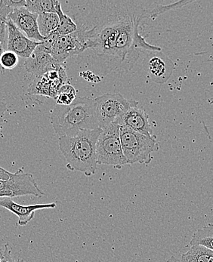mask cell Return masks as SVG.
<instances>
[{
    "label": "cell",
    "instance_id": "1",
    "mask_svg": "<svg viewBox=\"0 0 213 262\" xmlns=\"http://www.w3.org/2000/svg\"><path fill=\"white\" fill-rule=\"evenodd\" d=\"M109 8L95 17L92 28L77 27L87 36L88 50L101 61V72L108 74L120 68L128 71L143 51L161 52L160 47L147 43L139 33L140 24L147 14L145 9L127 6Z\"/></svg>",
    "mask_w": 213,
    "mask_h": 262
},
{
    "label": "cell",
    "instance_id": "2",
    "mask_svg": "<svg viewBox=\"0 0 213 262\" xmlns=\"http://www.w3.org/2000/svg\"><path fill=\"white\" fill-rule=\"evenodd\" d=\"M101 128L81 130L58 139L60 151L67 161V168L86 176H94L98 167L96 147Z\"/></svg>",
    "mask_w": 213,
    "mask_h": 262
},
{
    "label": "cell",
    "instance_id": "3",
    "mask_svg": "<svg viewBox=\"0 0 213 262\" xmlns=\"http://www.w3.org/2000/svg\"><path fill=\"white\" fill-rule=\"evenodd\" d=\"M52 126L58 137L71 136L81 130L100 128L95 100L79 97L70 105H57L51 114Z\"/></svg>",
    "mask_w": 213,
    "mask_h": 262
},
{
    "label": "cell",
    "instance_id": "4",
    "mask_svg": "<svg viewBox=\"0 0 213 262\" xmlns=\"http://www.w3.org/2000/svg\"><path fill=\"white\" fill-rule=\"evenodd\" d=\"M120 137L128 164H150L153 160L152 154L159 150L156 136H144L125 125H120Z\"/></svg>",
    "mask_w": 213,
    "mask_h": 262
},
{
    "label": "cell",
    "instance_id": "5",
    "mask_svg": "<svg viewBox=\"0 0 213 262\" xmlns=\"http://www.w3.org/2000/svg\"><path fill=\"white\" fill-rule=\"evenodd\" d=\"M98 164L121 169L128 165L123 155L120 137V125L116 122L101 128L96 147Z\"/></svg>",
    "mask_w": 213,
    "mask_h": 262
},
{
    "label": "cell",
    "instance_id": "6",
    "mask_svg": "<svg viewBox=\"0 0 213 262\" xmlns=\"http://www.w3.org/2000/svg\"><path fill=\"white\" fill-rule=\"evenodd\" d=\"M95 111L101 128L118 122L130 109L138 106L134 100H127L120 93H108L95 98Z\"/></svg>",
    "mask_w": 213,
    "mask_h": 262
},
{
    "label": "cell",
    "instance_id": "7",
    "mask_svg": "<svg viewBox=\"0 0 213 262\" xmlns=\"http://www.w3.org/2000/svg\"><path fill=\"white\" fill-rule=\"evenodd\" d=\"M42 198L46 193L39 188L34 178L29 173L20 169L12 173L10 179L3 181V187L0 190V198H12L28 196Z\"/></svg>",
    "mask_w": 213,
    "mask_h": 262
},
{
    "label": "cell",
    "instance_id": "8",
    "mask_svg": "<svg viewBox=\"0 0 213 262\" xmlns=\"http://www.w3.org/2000/svg\"><path fill=\"white\" fill-rule=\"evenodd\" d=\"M87 36L83 31L77 28V31L67 36H60L52 48L51 55L58 63L63 65L70 57L79 55L88 50Z\"/></svg>",
    "mask_w": 213,
    "mask_h": 262
},
{
    "label": "cell",
    "instance_id": "9",
    "mask_svg": "<svg viewBox=\"0 0 213 262\" xmlns=\"http://www.w3.org/2000/svg\"><path fill=\"white\" fill-rule=\"evenodd\" d=\"M8 19L12 20L16 28L31 40L38 42L44 40V37L41 36L38 28V15L32 13L26 8L13 9Z\"/></svg>",
    "mask_w": 213,
    "mask_h": 262
},
{
    "label": "cell",
    "instance_id": "10",
    "mask_svg": "<svg viewBox=\"0 0 213 262\" xmlns=\"http://www.w3.org/2000/svg\"><path fill=\"white\" fill-rule=\"evenodd\" d=\"M7 26L8 41L6 49L15 52L16 55L22 58L26 59L30 58L40 42H35L27 37L9 19H8Z\"/></svg>",
    "mask_w": 213,
    "mask_h": 262
},
{
    "label": "cell",
    "instance_id": "11",
    "mask_svg": "<svg viewBox=\"0 0 213 262\" xmlns=\"http://www.w3.org/2000/svg\"><path fill=\"white\" fill-rule=\"evenodd\" d=\"M56 203H42V204L20 205L12 201L11 198H0V207L5 208L15 214L18 217L17 225L25 226L33 219L35 212L42 209H52L56 208Z\"/></svg>",
    "mask_w": 213,
    "mask_h": 262
},
{
    "label": "cell",
    "instance_id": "12",
    "mask_svg": "<svg viewBox=\"0 0 213 262\" xmlns=\"http://www.w3.org/2000/svg\"><path fill=\"white\" fill-rule=\"evenodd\" d=\"M146 60L149 77L158 83H164L169 79L175 69L174 63L161 52H154Z\"/></svg>",
    "mask_w": 213,
    "mask_h": 262
},
{
    "label": "cell",
    "instance_id": "13",
    "mask_svg": "<svg viewBox=\"0 0 213 262\" xmlns=\"http://www.w3.org/2000/svg\"><path fill=\"white\" fill-rule=\"evenodd\" d=\"M119 125H125L133 131L148 137H154L149 116L143 107L135 106L130 108L118 121Z\"/></svg>",
    "mask_w": 213,
    "mask_h": 262
},
{
    "label": "cell",
    "instance_id": "14",
    "mask_svg": "<svg viewBox=\"0 0 213 262\" xmlns=\"http://www.w3.org/2000/svg\"><path fill=\"white\" fill-rule=\"evenodd\" d=\"M63 64L58 63L52 55L39 49H35L30 58L25 62V70L36 77H42L46 73L58 69Z\"/></svg>",
    "mask_w": 213,
    "mask_h": 262
},
{
    "label": "cell",
    "instance_id": "15",
    "mask_svg": "<svg viewBox=\"0 0 213 262\" xmlns=\"http://www.w3.org/2000/svg\"><path fill=\"white\" fill-rule=\"evenodd\" d=\"M213 251L202 246H192L188 251L183 254L182 262H210Z\"/></svg>",
    "mask_w": 213,
    "mask_h": 262
},
{
    "label": "cell",
    "instance_id": "16",
    "mask_svg": "<svg viewBox=\"0 0 213 262\" xmlns=\"http://www.w3.org/2000/svg\"><path fill=\"white\" fill-rule=\"evenodd\" d=\"M190 246H202L213 251V224H208L194 233Z\"/></svg>",
    "mask_w": 213,
    "mask_h": 262
},
{
    "label": "cell",
    "instance_id": "17",
    "mask_svg": "<svg viewBox=\"0 0 213 262\" xmlns=\"http://www.w3.org/2000/svg\"><path fill=\"white\" fill-rule=\"evenodd\" d=\"M38 28L42 37H46L52 32L56 31L59 23L57 13H42L38 15Z\"/></svg>",
    "mask_w": 213,
    "mask_h": 262
},
{
    "label": "cell",
    "instance_id": "18",
    "mask_svg": "<svg viewBox=\"0 0 213 262\" xmlns=\"http://www.w3.org/2000/svg\"><path fill=\"white\" fill-rule=\"evenodd\" d=\"M56 0H26V9L32 13H57Z\"/></svg>",
    "mask_w": 213,
    "mask_h": 262
},
{
    "label": "cell",
    "instance_id": "19",
    "mask_svg": "<svg viewBox=\"0 0 213 262\" xmlns=\"http://www.w3.org/2000/svg\"><path fill=\"white\" fill-rule=\"evenodd\" d=\"M57 15L59 17V23L56 32L60 36H67L77 31V25L72 20L71 17L67 15L62 9L61 3L58 2L56 7Z\"/></svg>",
    "mask_w": 213,
    "mask_h": 262
},
{
    "label": "cell",
    "instance_id": "20",
    "mask_svg": "<svg viewBox=\"0 0 213 262\" xmlns=\"http://www.w3.org/2000/svg\"><path fill=\"white\" fill-rule=\"evenodd\" d=\"M12 9L7 6L5 0L0 1V42L4 49H7L8 17Z\"/></svg>",
    "mask_w": 213,
    "mask_h": 262
},
{
    "label": "cell",
    "instance_id": "21",
    "mask_svg": "<svg viewBox=\"0 0 213 262\" xmlns=\"http://www.w3.org/2000/svg\"><path fill=\"white\" fill-rule=\"evenodd\" d=\"M76 98L75 89L70 84H65V85H62L55 99L56 100L58 105L66 106L72 104Z\"/></svg>",
    "mask_w": 213,
    "mask_h": 262
},
{
    "label": "cell",
    "instance_id": "22",
    "mask_svg": "<svg viewBox=\"0 0 213 262\" xmlns=\"http://www.w3.org/2000/svg\"><path fill=\"white\" fill-rule=\"evenodd\" d=\"M191 3H193L192 0H190V1L182 0V1L176 2V3H172V4L166 5V6L158 5V6H156L155 7L152 9L151 12H149V17L152 18V20H155L157 17L166 13V12H168V11L180 9V8L183 7V6Z\"/></svg>",
    "mask_w": 213,
    "mask_h": 262
},
{
    "label": "cell",
    "instance_id": "23",
    "mask_svg": "<svg viewBox=\"0 0 213 262\" xmlns=\"http://www.w3.org/2000/svg\"><path fill=\"white\" fill-rule=\"evenodd\" d=\"M18 55L12 51H5L4 53L0 58V67L2 71L4 72L5 70H12L16 68L18 63Z\"/></svg>",
    "mask_w": 213,
    "mask_h": 262
},
{
    "label": "cell",
    "instance_id": "24",
    "mask_svg": "<svg viewBox=\"0 0 213 262\" xmlns=\"http://www.w3.org/2000/svg\"><path fill=\"white\" fill-rule=\"evenodd\" d=\"M59 37V35H58L56 32H52L49 36L44 38V40L39 44V46L36 47V49L51 55L52 48H53L54 45H55V42H56V41L58 40Z\"/></svg>",
    "mask_w": 213,
    "mask_h": 262
},
{
    "label": "cell",
    "instance_id": "25",
    "mask_svg": "<svg viewBox=\"0 0 213 262\" xmlns=\"http://www.w3.org/2000/svg\"><path fill=\"white\" fill-rule=\"evenodd\" d=\"M5 2L12 10L19 8L26 7V0H5Z\"/></svg>",
    "mask_w": 213,
    "mask_h": 262
},
{
    "label": "cell",
    "instance_id": "26",
    "mask_svg": "<svg viewBox=\"0 0 213 262\" xmlns=\"http://www.w3.org/2000/svg\"><path fill=\"white\" fill-rule=\"evenodd\" d=\"M12 173L9 172L7 170L3 169L0 166V181H6L10 179Z\"/></svg>",
    "mask_w": 213,
    "mask_h": 262
},
{
    "label": "cell",
    "instance_id": "27",
    "mask_svg": "<svg viewBox=\"0 0 213 262\" xmlns=\"http://www.w3.org/2000/svg\"><path fill=\"white\" fill-rule=\"evenodd\" d=\"M6 111H7V105L6 103L0 101V124L3 123V117Z\"/></svg>",
    "mask_w": 213,
    "mask_h": 262
},
{
    "label": "cell",
    "instance_id": "28",
    "mask_svg": "<svg viewBox=\"0 0 213 262\" xmlns=\"http://www.w3.org/2000/svg\"><path fill=\"white\" fill-rule=\"evenodd\" d=\"M167 262H182V261H181V260L178 259V258H176V257L172 256V257H170L169 258H168Z\"/></svg>",
    "mask_w": 213,
    "mask_h": 262
},
{
    "label": "cell",
    "instance_id": "29",
    "mask_svg": "<svg viewBox=\"0 0 213 262\" xmlns=\"http://www.w3.org/2000/svg\"><path fill=\"white\" fill-rule=\"evenodd\" d=\"M5 52V49L4 47H3V44H2V42H0V58H1L2 55H3V53H4ZM0 69H1V67H0ZM2 71V69H1ZM3 72V71H2Z\"/></svg>",
    "mask_w": 213,
    "mask_h": 262
},
{
    "label": "cell",
    "instance_id": "30",
    "mask_svg": "<svg viewBox=\"0 0 213 262\" xmlns=\"http://www.w3.org/2000/svg\"><path fill=\"white\" fill-rule=\"evenodd\" d=\"M3 256H4V249L0 247V262H3Z\"/></svg>",
    "mask_w": 213,
    "mask_h": 262
},
{
    "label": "cell",
    "instance_id": "31",
    "mask_svg": "<svg viewBox=\"0 0 213 262\" xmlns=\"http://www.w3.org/2000/svg\"><path fill=\"white\" fill-rule=\"evenodd\" d=\"M0 71H1V69H0Z\"/></svg>",
    "mask_w": 213,
    "mask_h": 262
}]
</instances>
